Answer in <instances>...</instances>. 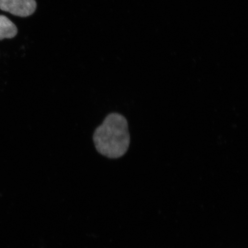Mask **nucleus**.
<instances>
[{
    "label": "nucleus",
    "mask_w": 248,
    "mask_h": 248,
    "mask_svg": "<svg viewBox=\"0 0 248 248\" xmlns=\"http://www.w3.org/2000/svg\"><path fill=\"white\" fill-rule=\"evenodd\" d=\"M96 150L108 159L122 157L128 151L130 145L128 123L119 113H111L105 117L93 136Z\"/></svg>",
    "instance_id": "obj_1"
},
{
    "label": "nucleus",
    "mask_w": 248,
    "mask_h": 248,
    "mask_svg": "<svg viewBox=\"0 0 248 248\" xmlns=\"http://www.w3.org/2000/svg\"><path fill=\"white\" fill-rule=\"evenodd\" d=\"M35 0H0V9L21 17H29L35 12Z\"/></svg>",
    "instance_id": "obj_2"
},
{
    "label": "nucleus",
    "mask_w": 248,
    "mask_h": 248,
    "mask_svg": "<svg viewBox=\"0 0 248 248\" xmlns=\"http://www.w3.org/2000/svg\"><path fill=\"white\" fill-rule=\"evenodd\" d=\"M16 26L4 15H0V40L12 39L16 36Z\"/></svg>",
    "instance_id": "obj_3"
}]
</instances>
